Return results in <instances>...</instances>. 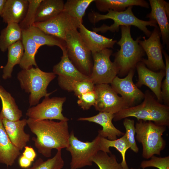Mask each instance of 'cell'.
<instances>
[{"instance_id":"38","label":"cell","mask_w":169,"mask_h":169,"mask_svg":"<svg viewBox=\"0 0 169 169\" xmlns=\"http://www.w3.org/2000/svg\"><path fill=\"white\" fill-rule=\"evenodd\" d=\"M149 160L142 161L140 164L142 169L148 167H153L159 169H169V156L158 157L152 156Z\"/></svg>"},{"instance_id":"8","label":"cell","mask_w":169,"mask_h":169,"mask_svg":"<svg viewBox=\"0 0 169 169\" xmlns=\"http://www.w3.org/2000/svg\"><path fill=\"white\" fill-rule=\"evenodd\" d=\"M100 136L98 135L92 141L79 140L73 131L70 133L69 145L66 148L71 155V169H79L92 165L93 157L101 151Z\"/></svg>"},{"instance_id":"23","label":"cell","mask_w":169,"mask_h":169,"mask_svg":"<svg viewBox=\"0 0 169 169\" xmlns=\"http://www.w3.org/2000/svg\"><path fill=\"white\" fill-rule=\"evenodd\" d=\"M0 98L2 105L0 112L1 117L12 121L20 120L22 116V111L18 108L11 94L1 85Z\"/></svg>"},{"instance_id":"29","label":"cell","mask_w":169,"mask_h":169,"mask_svg":"<svg viewBox=\"0 0 169 169\" xmlns=\"http://www.w3.org/2000/svg\"><path fill=\"white\" fill-rule=\"evenodd\" d=\"M8 50V61L3 69L2 78L6 79L12 77L14 66L19 64L23 57L24 49L22 41L19 40L9 46Z\"/></svg>"},{"instance_id":"13","label":"cell","mask_w":169,"mask_h":169,"mask_svg":"<svg viewBox=\"0 0 169 169\" xmlns=\"http://www.w3.org/2000/svg\"><path fill=\"white\" fill-rule=\"evenodd\" d=\"M81 23L78 19L63 11L49 20L35 22L32 26L38 28L46 33L65 41L67 33L70 30L77 29Z\"/></svg>"},{"instance_id":"9","label":"cell","mask_w":169,"mask_h":169,"mask_svg":"<svg viewBox=\"0 0 169 169\" xmlns=\"http://www.w3.org/2000/svg\"><path fill=\"white\" fill-rule=\"evenodd\" d=\"M112 53V49H106L92 53L93 65L90 77L95 85L110 84L118 74V68L110 59Z\"/></svg>"},{"instance_id":"7","label":"cell","mask_w":169,"mask_h":169,"mask_svg":"<svg viewBox=\"0 0 169 169\" xmlns=\"http://www.w3.org/2000/svg\"><path fill=\"white\" fill-rule=\"evenodd\" d=\"M65 41L69 60L80 72L90 76L93 65L92 53L83 41L77 29L68 32Z\"/></svg>"},{"instance_id":"1","label":"cell","mask_w":169,"mask_h":169,"mask_svg":"<svg viewBox=\"0 0 169 169\" xmlns=\"http://www.w3.org/2000/svg\"><path fill=\"white\" fill-rule=\"evenodd\" d=\"M27 125L36 136L32 138L35 147L45 157L51 156L53 149L61 150L68 147L70 136L68 121L34 120L28 118Z\"/></svg>"},{"instance_id":"24","label":"cell","mask_w":169,"mask_h":169,"mask_svg":"<svg viewBox=\"0 0 169 169\" xmlns=\"http://www.w3.org/2000/svg\"><path fill=\"white\" fill-rule=\"evenodd\" d=\"M22 42L24 49L23 57L19 64L22 69H28L34 66L38 67L35 56L40 47L30 37L26 30L22 31Z\"/></svg>"},{"instance_id":"22","label":"cell","mask_w":169,"mask_h":169,"mask_svg":"<svg viewBox=\"0 0 169 169\" xmlns=\"http://www.w3.org/2000/svg\"><path fill=\"white\" fill-rule=\"evenodd\" d=\"M96 7L99 11L105 12L112 10L120 12L130 6H139L148 8L149 3L144 0H94Z\"/></svg>"},{"instance_id":"20","label":"cell","mask_w":169,"mask_h":169,"mask_svg":"<svg viewBox=\"0 0 169 169\" xmlns=\"http://www.w3.org/2000/svg\"><path fill=\"white\" fill-rule=\"evenodd\" d=\"M28 0H6L1 17L7 24H19L26 14Z\"/></svg>"},{"instance_id":"30","label":"cell","mask_w":169,"mask_h":169,"mask_svg":"<svg viewBox=\"0 0 169 169\" xmlns=\"http://www.w3.org/2000/svg\"><path fill=\"white\" fill-rule=\"evenodd\" d=\"M100 144L101 151L110 154L109 148H115L121 154L122 160L121 164L124 169H129L125 159V153L130 146L125 134L116 139L110 140L100 136Z\"/></svg>"},{"instance_id":"35","label":"cell","mask_w":169,"mask_h":169,"mask_svg":"<svg viewBox=\"0 0 169 169\" xmlns=\"http://www.w3.org/2000/svg\"><path fill=\"white\" fill-rule=\"evenodd\" d=\"M42 0H28V5L25 16L19 25L22 31L28 29L35 22L38 7Z\"/></svg>"},{"instance_id":"15","label":"cell","mask_w":169,"mask_h":169,"mask_svg":"<svg viewBox=\"0 0 169 169\" xmlns=\"http://www.w3.org/2000/svg\"><path fill=\"white\" fill-rule=\"evenodd\" d=\"M151 11L146 16L158 25L163 44L169 48V4L164 0H149Z\"/></svg>"},{"instance_id":"34","label":"cell","mask_w":169,"mask_h":169,"mask_svg":"<svg viewBox=\"0 0 169 169\" xmlns=\"http://www.w3.org/2000/svg\"><path fill=\"white\" fill-rule=\"evenodd\" d=\"M64 164L62 156L61 150H59L52 158L45 161L39 158L35 161L31 167L26 169H61L64 167Z\"/></svg>"},{"instance_id":"25","label":"cell","mask_w":169,"mask_h":169,"mask_svg":"<svg viewBox=\"0 0 169 169\" xmlns=\"http://www.w3.org/2000/svg\"><path fill=\"white\" fill-rule=\"evenodd\" d=\"M64 3L62 0H42L37 10L35 22H44L55 17L63 11Z\"/></svg>"},{"instance_id":"14","label":"cell","mask_w":169,"mask_h":169,"mask_svg":"<svg viewBox=\"0 0 169 169\" xmlns=\"http://www.w3.org/2000/svg\"><path fill=\"white\" fill-rule=\"evenodd\" d=\"M135 69H131L124 78L116 76L111 83V86L130 107L143 99L144 94L134 83L133 79Z\"/></svg>"},{"instance_id":"3","label":"cell","mask_w":169,"mask_h":169,"mask_svg":"<svg viewBox=\"0 0 169 169\" xmlns=\"http://www.w3.org/2000/svg\"><path fill=\"white\" fill-rule=\"evenodd\" d=\"M133 7L130 6L125 10L120 12L110 10L105 14L91 11L89 13L88 17L90 21L93 24L100 20L107 19H112L114 22V23L110 26L103 24L99 27L93 28V31L96 33L100 32L102 33L108 31L118 32L121 26H134L142 31L146 36L149 37L151 32L148 29L147 26L156 27L157 26V23L155 20L144 21L138 18L132 11Z\"/></svg>"},{"instance_id":"10","label":"cell","mask_w":169,"mask_h":169,"mask_svg":"<svg viewBox=\"0 0 169 169\" xmlns=\"http://www.w3.org/2000/svg\"><path fill=\"white\" fill-rule=\"evenodd\" d=\"M161 37L157 26L154 28L148 38L146 39L144 37L143 40L140 38L138 41L147 56V59L143 58L141 61L148 69L155 72L165 69L162 57L163 46L161 42Z\"/></svg>"},{"instance_id":"43","label":"cell","mask_w":169,"mask_h":169,"mask_svg":"<svg viewBox=\"0 0 169 169\" xmlns=\"http://www.w3.org/2000/svg\"><path fill=\"white\" fill-rule=\"evenodd\" d=\"M131 169H136L134 168H131Z\"/></svg>"},{"instance_id":"41","label":"cell","mask_w":169,"mask_h":169,"mask_svg":"<svg viewBox=\"0 0 169 169\" xmlns=\"http://www.w3.org/2000/svg\"><path fill=\"white\" fill-rule=\"evenodd\" d=\"M32 162L23 155L19 157L18 160L19 164L23 168H27L29 167Z\"/></svg>"},{"instance_id":"39","label":"cell","mask_w":169,"mask_h":169,"mask_svg":"<svg viewBox=\"0 0 169 169\" xmlns=\"http://www.w3.org/2000/svg\"><path fill=\"white\" fill-rule=\"evenodd\" d=\"M77 103L83 110H88L91 107L94 106L96 100L97 95L95 92L93 91L83 94L78 97Z\"/></svg>"},{"instance_id":"40","label":"cell","mask_w":169,"mask_h":169,"mask_svg":"<svg viewBox=\"0 0 169 169\" xmlns=\"http://www.w3.org/2000/svg\"><path fill=\"white\" fill-rule=\"evenodd\" d=\"M24 148L22 155L32 162L33 161L37 156L34 150L32 147L27 146Z\"/></svg>"},{"instance_id":"31","label":"cell","mask_w":169,"mask_h":169,"mask_svg":"<svg viewBox=\"0 0 169 169\" xmlns=\"http://www.w3.org/2000/svg\"><path fill=\"white\" fill-rule=\"evenodd\" d=\"M22 33L18 24L14 23L7 24L6 27L0 32L1 51L5 52L9 46L19 40H21Z\"/></svg>"},{"instance_id":"16","label":"cell","mask_w":169,"mask_h":169,"mask_svg":"<svg viewBox=\"0 0 169 169\" xmlns=\"http://www.w3.org/2000/svg\"><path fill=\"white\" fill-rule=\"evenodd\" d=\"M136 69L138 80L136 85L138 88L145 85L148 87L153 93L157 100L161 103L163 101L161 95V85L165 75V70L157 72L148 69L142 62L137 64Z\"/></svg>"},{"instance_id":"28","label":"cell","mask_w":169,"mask_h":169,"mask_svg":"<svg viewBox=\"0 0 169 169\" xmlns=\"http://www.w3.org/2000/svg\"><path fill=\"white\" fill-rule=\"evenodd\" d=\"M26 31L40 47L44 45L49 46H56L59 47L62 51L66 50V43L63 39L46 33L38 28L33 26Z\"/></svg>"},{"instance_id":"17","label":"cell","mask_w":169,"mask_h":169,"mask_svg":"<svg viewBox=\"0 0 169 169\" xmlns=\"http://www.w3.org/2000/svg\"><path fill=\"white\" fill-rule=\"evenodd\" d=\"M114 114L107 112H100L97 115L90 117H80L79 121H87L98 124L102 127L101 130L98 131V135L100 137L113 140L116 139L117 136H123L125 133L116 128L112 121Z\"/></svg>"},{"instance_id":"18","label":"cell","mask_w":169,"mask_h":169,"mask_svg":"<svg viewBox=\"0 0 169 169\" xmlns=\"http://www.w3.org/2000/svg\"><path fill=\"white\" fill-rule=\"evenodd\" d=\"M5 131L12 143L20 151L22 150L30 140V136L24 131L27 119L12 121L2 118Z\"/></svg>"},{"instance_id":"12","label":"cell","mask_w":169,"mask_h":169,"mask_svg":"<svg viewBox=\"0 0 169 169\" xmlns=\"http://www.w3.org/2000/svg\"><path fill=\"white\" fill-rule=\"evenodd\" d=\"M94 90L97 98L94 106L97 110L115 114L129 107L108 84H95Z\"/></svg>"},{"instance_id":"4","label":"cell","mask_w":169,"mask_h":169,"mask_svg":"<svg viewBox=\"0 0 169 169\" xmlns=\"http://www.w3.org/2000/svg\"><path fill=\"white\" fill-rule=\"evenodd\" d=\"M131 26L120 27L121 37L117 44L120 48L113 54L114 62L119 69L118 75L121 77L126 76L131 70L135 69L146 54L138 42L141 37L134 40L131 35Z\"/></svg>"},{"instance_id":"19","label":"cell","mask_w":169,"mask_h":169,"mask_svg":"<svg viewBox=\"0 0 169 169\" xmlns=\"http://www.w3.org/2000/svg\"><path fill=\"white\" fill-rule=\"evenodd\" d=\"M80 36L92 53L98 52L106 49L113 48L117 41L99 34L89 30L81 23L79 27Z\"/></svg>"},{"instance_id":"11","label":"cell","mask_w":169,"mask_h":169,"mask_svg":"<svg viewBox=\"0 0 169 169\" xmlns=\"http://www.w3.org/2000/svg\"><path fill=\"white\" fill-rule=\"evenodd\" d=\"M66 100L65 97L45 96L40 103L29 108L26 115L34 120L56 119L68 121L69 119L62 113L63 104Z\"/></svg>"},{"instance_id":"37","label":"cell","mask_w":169,"mask_h":169,"mask_svg":"<svg viewBox=\"0 0 169 169\" xmlns=\"http://www.w3.org/2000/svg\"><path fill=\"white\" fill-rule=\"evenodd\" d=\"M162 54L165 60V78L161 85V95L162 101L165 105H169V56L164 50Z\"/></svg>"},{"instance_id":"26","label":"cell","mask_w":169,"mask_h":169,"mask_svg":"<svg viewBox=\"0 0 169 169\" xmlns=\"http://www.w3.org/2000/svg\"><path fill=\"white\" fill-rule=\"evenodd\" d=\"M62 52L61 60L53 67V73L59 76L80 80H91L90 76L84 75L75 67L69 59L66 50Z\"/></svg>"},{"instance_id":"2","label":"cell","mask_w":169,"mask_h":169,"mask_svg":"<svg viewBox=\"0 0 169 169\" xmlns=\"http://www.w3.org/2000/svg\"><path fill=\"white\" fill-rule=\"evenodd\" d=\"M143 99L140 104L114 114V120L118 121L133 117L138 121H151L158 125L168 126L169 106L159 102L148 90L145 91Z\"/></svg>"},{"instance_id":"5","label":"cell","mask_w":169,"mask_h":169,"mask_svg":"<svg viewBox=\"0 0 169 169\" xmlns=\"http://www.w3.org/2000/svg\"><path fill=\"white\" fill-rule=\"evenodd\" d=\"M55 77L54 73L43 71L38 67H32L18 72L17 78L21 88L29 94L30 106L37 105L41 98L50 95L51 93H47V88Z\"/></svg>"},{"instance_id":"36","label":"cell","mask_w":169,"mask_h":169,"mask_svg":"<svg viewBox=\"0 0 169 169\" xmlns=\"http://www.w3.org/2000/svg\"><path fill=\"white\" fill-rule=\"evenodd\" d=\"M125 129V134L130 146V148L136 153L139 150L135 140L136 130L134 121L127 118H125L123 122Z\"/></svg>"},{"instance_id":"21","label":"cell","mask_w":169,"mask_h":169,"mask_svg":"<svg viewBox=\"0 0 169 169\" xmlns=\"http://www.w3.org/2000/svg\"><path fill=\"white\" fill-rule=\"evenodd\" d=\"M20 154V150L12 143L9 138L0 115V163L11 166Z\"/></svg>"},{"instance_id":"44","label":"cell","mask_w":169,"mask_h":169,"mask_svg":"<svg viewBox=\"0 0 169 169\" xmlns=\"http://www.w3.org/2000/svg\"><path fill=\"white\" fill-rule=\"evenodd\" d=\"M138 169H140V168H138Z\"/></svg>"},{"instance_id":"42","label":"cell","mask_w":169,"mask_h":169,"mask_svg":"<svg viewBox=\"0 0 169 169\" xmlns=\"http://www.w3.org/2000/svg\"><path fill=\"white\" fill-rule=\"evenodd\" d=\"M6 0H0V16L1 17Z\"/></svg>"},{"instance_id":"33","label":"cell","mask_w":169,"mask_h":169,"mask_svg":"<svg viewBox=\"0 0 169 169\" xmlns=\"http://www.w3.org/2000/svg\"><path fill=\"white\" fill-rule=\"evenodd\" d=\"M100 151L93 157V162L95 163L99 169H124L121 163L118 162L115 156Z\"/></svg>"},{"instance_id":"32","label":"cell","mask_w":169,"mask_h":169,"mask_svg":"<svg viewBox=\"0 0 169 169\" xmlns=\"http://www.w3.org/2000/svg\"><path fill=\"white\" fill-rule=\"evenodd\" d=\"M94 0H68L64 3L63 11L83 23L86 11Z\"/></svg>"},{"instance_id":"6","label":"cell","mask_w":169,"mask_h":169,"mask_svg":"<svg viewBox=\"0 0 169 169\" xmlns=\"http://www.w3.org/2000/svg\"><path fill=\"white\" fill-rule=\"evenodd\" d=\"M135 127L136 138L142 146L143 157L149 159L155 155H160L166 145L162 136L166 126L156 125L151 121L140 120Z\"/></svg>"},{"instance_id":"27","label":"cell","mask_w":169,"mask_h":169,"mask_svg":"<svg viewBox=\"0 0 169 169\" xmlns=\"http://www.w3.org/2000/svg\"><path fill=\"white\" fill-rule=\"evenodd\" d=\"M58 84L60 88L69 92H73L77 97L94 90L95 85L91 80H80L71 78L58 76Z\"/></svg>"}]
</instances>
